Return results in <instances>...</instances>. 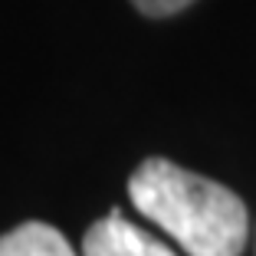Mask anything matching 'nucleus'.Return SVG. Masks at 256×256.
I'll return each instance as SVG.
<instances>
[{
    "label": "nucleus",
    "instance_id": "nucleus-3",
    "mask_svg": "<svg viewBox=\"0 0 256 256\" xmlns=\"http://www.w3.org/2000/svg\"><path fill=\"white\" fill-rule=\"evenodd\" d=\"M0 256H72V246L56 226L33 220L0 236Z\"/></svg>",
    "mask_w": 256,
    "mask_h": 256
},
{
    "label": "nucleus",
    "instance_id": "nucleus-1",
    "mask_svg": "<svg viewBox=\"0 0 256 256\" xmlns=\"http://www.w3.org/2000/svg\"><path fill=\"white\" fill-rule=\"evenodd\" d=\"M128 197L188 256H240L246 246V204L230 188L168 158L144 161L128 178Z\"/></svg>",
    "mask_w": 256,
    "mask_h": 256
},
{
    "label": "nucleus",
    "instance_id": "nucleus-2",
    "mask_svg": "<svg viewBox=\"0 0 256 256\" xmlns=\"http://www.w3.org/2000/svg\"><path fill=\"white\" fill-rule=\"evenodd\" d=\"M82 256H178L168 243L151 236L148 230L128 224L118 210L86 230Z\"/></svg>",
    "mask_w": 256,
    "mask_h": 256
},
{
    "label": "nucleus",
    "instance_id": "nucleus-4",
    "mask_svg": "<svg viewBox=\"0 0 256 256\" xmlns=\"http://www.w3.org/2000/svg\"><path fill=\"white\" fill-rule=\"evenodd\" d=\"M132 4H135L144 16H171V14H178V10L190 7L194 0H132Z\"/></svg>",
    "mask_w": 256,
    "mask_h": 256
}]
</instances>
